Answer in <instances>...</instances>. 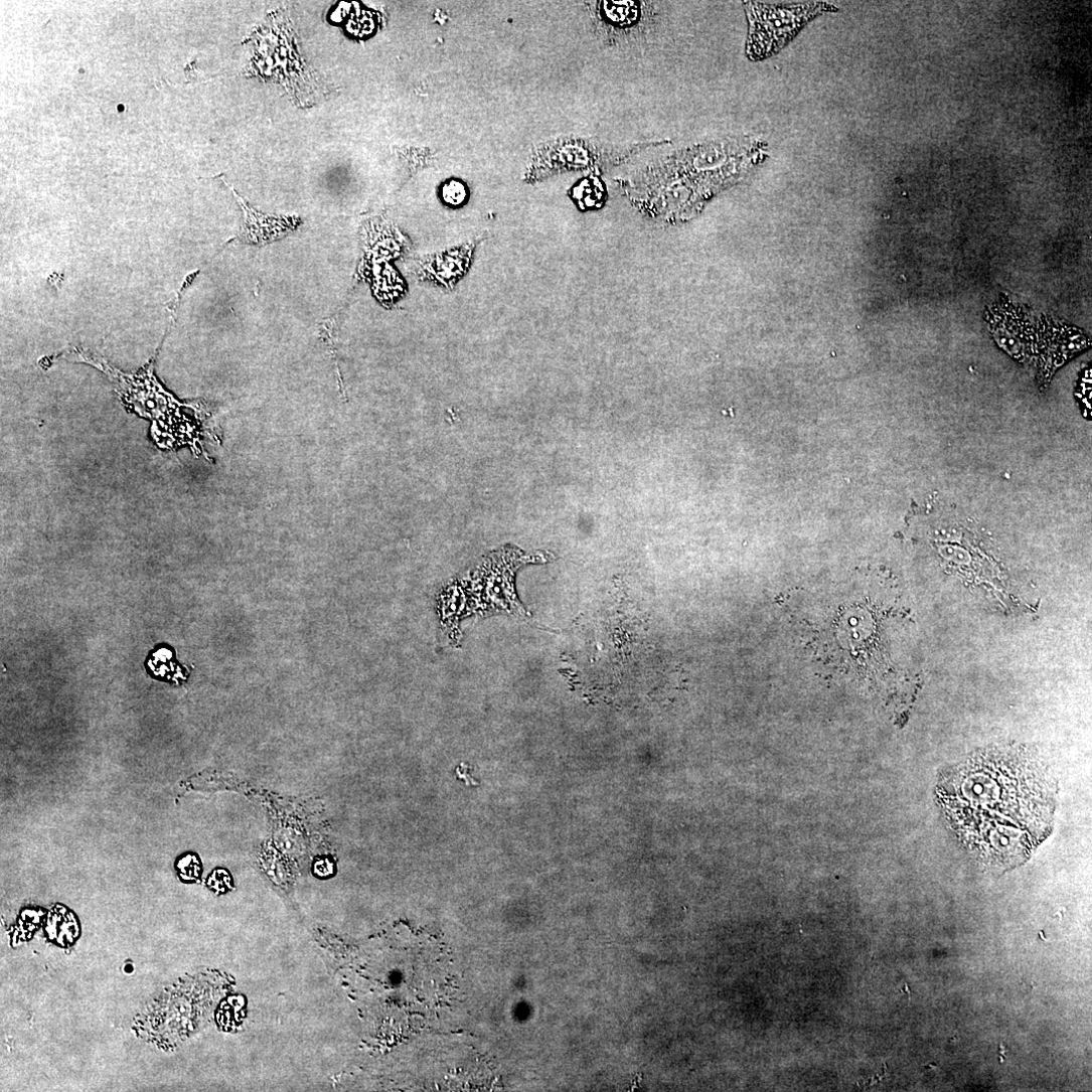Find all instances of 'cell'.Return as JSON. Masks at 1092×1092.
Returning <instances> with one entry per match:
<instances>
[{
    "label": "cell",
    "mask_w": 1092,
    "mask_h": 1092,
    "mask_svg": "<svg viewBox=\"0 0 1092 1092\" xmlns=\"http://www.w3.org/2000/svg\"><path fill=\"white\" fill-rule=\"evenodd\" d=\"M1058 786L1039 756L987 749L941 774L937 798L960 842L996 869L1022 865L1052 831Z\"/></svg>",
    "instance_id": "obj_1"
},
{
    "label": "cell",
    "mask_w": 1092,
    "mask_h": 1092,
    "mask_svg": "<svg viewBox=\"0 0 1092 1092\" xmlns=\"http://www.w3.org/2000/svg\"><path fill=\"white\" fill-rule=\"evenodd\" d=\"M746 10L750 23L747 53L750 59L759 61L783 49L810 20L835 8L825 3H747Z\"/></svg>",
    "instance_id": "obj_2"
},
{
    "label": "cell",
    "mask_w": 1092,
    "mask_h": 1092,
    "mask_svg": "<svg viewBox=\"0 0 1092 1092\" xmlns=\"http://www.w3.org/2000/svg\"><path fill=\"white\" fill-rule=\"evenodd\" d=\"M475 251L476 244H468L442 254L418 258L411 265L413 274L421 282L453 291L470 270Z\"/></svg>",
    "instance_id": "obj_3"
},
{
    "label": "cell",
    "mask_w": 1092,
    "mask_h": 1092,
    "mask_svg": "<svg viewBox=\"0 0 1092 1092\" xmlns=\"http://www.w3.org/2000/svg\"><path fill=\"white\" fill-rule=\"evenodd\" d=\"M602 6V15L609 24L616 27H626L633 25L638 19V13L640 7L638 3L632 2H604Z\"/></svg>",
    "instance_id": "obj_4"
},
{
    "label": "cell",
    "mask_w": 1092,
    "mask_h": 1092,
    "mask_svg": "<svg viewBox=\"0 0 1092 1092\" xmlns=\"http://www.w3.org/2000/svg\"><path fill=\"white\" fill-rule=\"evenodd\" d=\"M466 195L467 192L465 186L458 181H452L444 186L443 196L450 204H461L465 200Z\"/></svg>",
    "instance_id": "obj_5"
},
{
    "label": "cell",
    "mask_w": 1092,
    "mask_h": 1092,
    "mask_svg": "<svg viewBox=\"0 0 1092 1092\" xmlns=\"http://www.w3.org/2000/svg\"><path fill=\"white\" fill-rule=\"evenodd\" d=\"M1090 394H1091V371L1086 372L1083 381L1080 384V397H1083V403L1086 411L1090 412Z\"/></svg>",
    "instance_id": "obj_6"
}]
</instances>
